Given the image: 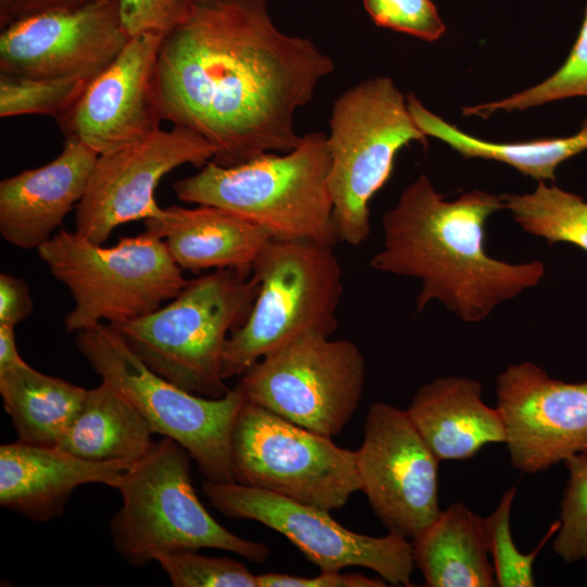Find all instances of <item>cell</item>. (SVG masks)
<instances>
[{"label":"cell","mask_w":587,"mask_h":587,"mask_svg":"<svg viewBox=\"0 0 587 587\" xmlns=\"http://www.w3.org/2000/svg\"><path fill=\"white\" fill-rule=\"evenodd\" d=\"M334 70L311 39L276 27L268 0H190L158 52L162 117L207 139L223 166L288 152L302 138L297 110Z\"/></svg>","instance_id":"6da1fadb"},{"label":"cell","mask_w":587,"mask_h":587,"mask_svg":"<svg viewBox=\"0 0 587 587\" xmlns=\"http://www.w3.org/2000/svg\"><path fill=\"white\" fill-rule=\"evenodd\" d=\"M502 209V196L477 189L447 201L422 174L384 214V243L371 266L417 278V312L437 300L463 322H480L545 275L538 260L511 264L487 254L485 225Z\"/></svg>","instance_id":"7a4b0ae2"},{"label":"cell","mask_w":587,"mask_h":587,"mask_svg":"<svg viewBox=\"0 0 587 587\" xmlns=\"http://www.w3.org/2000/svg\"><path fill=\"white\" fill-rule=\"evenodd\" d=\"M327 135L302 136L288 152H268L245 163L208 162L173 184L186 203L213 205L263 228L273 238L304 239L334 246L338 240L328 188Z\"/></svg>","instance_id":"3957f363"},{"label":"cell","mask_w":587,"mask_h":587,"mask_svg":"<svg viewBox=\"0 0 587 587\" xmlns=\"http://www.w3.org/2000/svg\"><path fill=\"white\" fill-rule=\"evenodd\" d=\"M191 457L162 437L124 473L117 490L122 504L110 520L115 551L134 567L185 550H226L255 563L266 545L235 535L207 511L191 480Z\"/></svg>","instance_id":"277c9868"},{"label":"cell","mask_w":587,"mask_h":587,"mask_svg":"<svg viewBox=\"0 0 587 587\" xmlns=\"http://www.w3.org/2000/svg\"><path fill=\"white\" fill-rule=\"evenodd\" d=\"M258 292L253 274L214 270L187 280L157 311L115 328L152 371L191 394L218 398L228 390L222 375L225 344L246 322Z\"/></svg>","instance_id":"5b68a950"},{"label":"cell","mask_w":587,"mask_h":587,"mask_svg":"<svg viewBox=\"0 0 587 587\" xmlns=\"http://www.w3.org/2000/svg\"><path fill=\"white\" fill-rule=\"evenodd\" d=\"M37 252L73 298L74 307L64 319L68 333L103 321L117 327L148 315L175 298L188 280L165 241L146 230L122 237L112 247L61 230Z\"/></svg>","instance_id":"8992f818"},{"label":"cell","mask_w":587,"mask_h":587,"mask_svg":"<svg viewBox=\"0 0 587 587\" xmlns=\"http://www.w3.org/2000/svg\"><path fill=\"white\" fill-rule=\"evenodd\" d=\"M259 292L246 322L228 337L224 379L310 334L330 336L338 326L342 276L333 246L272 238L252 267Z\"/></svg>","instance_id":"52a82bcc"},{"label":"cell","mask_w":587,"mask_h":587,"mask_svg":"<svg viewBox=\"0 0 587 587\" xmlns=\"http://www.w3.org/2000/svg\"><path fill=\"white\" fill-rule=\"evenodd\" d=\"M75 342L101 380L137 408L154 434L179 444L207 480L236 482L232 437L247 400L238 384L218 398L191 394L152 371L109 324L76 333Z\"/></svg>","instance_id":"ba28073f"},{"label":"cell","mask_w":587,"mask_h":587,"mask_svg":"<svg viewBox=\"0 0 587 587\" xmlns=\"http://www.w3.org/2000/svg\"><path fill=\"white\" fill-rule=\"evenodd\" d=\"M328 188L339 241L363 243L371 233L370 202L389 179L397 153L412 141L427 142L407 97L391 78L377 76L345 91L329 118Z\"/></svg>","instance_id":"9c48e42d"},{"label":"cell","mask_w":587,"mask_h":587,"mask_svg":"<svg viewBox=\"0 0 587 587\" xmlns=\"http://www.w3.org/2000/svg\"><path fill=\"white\" fill-rule=\"evenodd\" d=\"M232 455L237 483L328 511L361 490L357 450L247 400L234 425Z\"/></svg>","instance_id":"30bf717a"},{"label":"cell","mask_w":587,"mask_h":587,"mask_svg":"<svg viewBox=\"0 0 587 587\" xmlns=\"http://www.w3.org/2000/svg\"><path fill=\"white\" fill-rule=\"evenodd\" d=\"M364 382L365 360L353 341L310 334L261 358L238 385L247 401L332 437L352 419Z\"/></svg>","instance_id":"8fae6325"},{"label":"cell","mask_w":587,"mask_h":587,"mask_svg":"<svg viewBox=\"0 0 587 587\" xmlns=\"http://www.w3.org/2000/svg\"><path fill=\"white\" fill-rule=\"evenodd\" d=\"M210 503L225 516L257 521L285 536L321 571L370 569L391 585L412 586V542L390 533L374 537L352 532L328 510L237 482H203Z\"/></svg>","instance_id":"7c38bea8"},{"label":"cell","mask_w":587,"mask_h":587,"mask_svg":"<svg viewBox=\"0 0 587 587\" xmlns=\"http://www.w3.org/2000/svg\"><path fill=\"white\" fill-rule=\"evenodd\" d=\"M361 490L390 533L414 538L439 514L438 463L405 410L373 403L357 450Z\"/></svg>","instance_id":"4fadbf2b"},{"label":"cell","mask_w":587,"mask_h":587,"mask_svg":"<svg viewBox=\"0 0 587 587\" xmlns=\"http://www.w3.org/2000/svg\"><path fill=\"white\" fill-rule=\"evenodd\" d=\"M214 154L207 139L182 126L99 154L75 208V232L103 245L116 227L158 217L163 208L154 192L163 176L183 164L202 167Z\"/></svg>","instance_id":"5bb4252c"},{"label":"cell","mask_w":587,"mask_h":587,"mask_svg":"<svg viewBox=\"0 0 587 587\" xmlns=\"http://www.w3.org/2000/svg\"><path fill=\"white\" fill-rule=\"evenodd\" d=\"M129 38L118 0L26 15L1 29L0 75L91 80Z\"/></svg>","instance_id":"9a60e30c"},{"label":"cell","mask_w":587,"mask_h":587,"mask_svg":"<svg viewBox=\"0 0 587 587\" xmlns=\"http://www.w3.org/2000/svg\"><path fill=\"white\" fill-rule=\"evenodd\" d=\"M497 408L516 470L537 473L587 454V380L552 378L532 362L510 364L497 377Z\"/></svg>","instance_id":"2e32d148"},{"label":"cell","mask_w":587,"mask_h":587,"mask_svg":"<svg viewBox=\"0 0 587 587\" xmlns=\"http://www.w3.org/2000/svg\"><path fill=\"white\" fill-rule=\"evenodd\" d=\"M162 36L145 33L129 38L73 108L57 120L65 139L104 154L161 129L157 60Z\"/></svg>","instance_id":"e0dca14e"},{"label":"cell","mask_w":587,"mask_h":587,"mask_svg":"<svg viewBox=\"0 0 587 587\" xmlns=\"http://www.w3.org/2000/svg\"><path fill=\"white\" fill-rule=\"evenodd\" d=\"M99 154L65 139L49 163L0 182V234L10 245L38 249L83 198Z\"/></svg>","instance_id":"ac0fdd59"},{"label":"cell","mask_w":587,"mask_h":587,"mask_svg":"<svg viewBox=\"0 0 587 587\" xmlns=\"http://www.w3.org/2000/svg\"><path fill=\"white\" fill-rule=\"evenodd\" d=\"M128 461H91L58 446L22 441L0 447V504L35 522L60 516L73 491L98 483L120 486Z\"/></svg>","instance_id":"d6986e66"},{"label":"cell","mask_w":587,"mask_h":587,"mask_svg":"<svg viewBox=\"0 0 587 587\" xmlns=\"http://www.w3.org/2000/svg\"><path fill=\"white\" fill-rule=\"evenodd\" d=\"M145 230L163 239L182 270L232 268L252 274L273 238L262 226L227 210L205 204L171 205L145 221Z\"/></svg>","instance_id":"ffe728a7"},{"label":"cell","mask_w":587,"mask_h":587,"mask_svg":"<svg viewBox=\"0 0 587 587\" xmlns=\"http://www.w3.org/2000/svg\"><path fill=\"white\" fill-rule=\"evenodd\" d=\"M482 394V385L466 377H438L415 392L405 411L439 462L467 460L486 445L505 444L503 417Z\"/></svg>","instance_id":"44dd1931"},{"label":"cell","mask_w":587,"mask_h":587,"mask_svg":"<svg viewBox=\"0 0 587 587\" xmlns=\"http://www.w3.org/2000/svg\"><path fill=\"white\" fill-rule=\"evenodd\" d=\"M414 564L427 587L497 586L484 517L455 502L413 538Z\"/></svg>","instance_id":"7402d4cb"},{"label":"cell","mask_w":587,"mask_h":587,"mask_svg":"<svg viewBox=\"0 0 587 587\" xmlns=\"http://www.w3.org/2000/svg\"><path fill=\"white\" fill-rule=\"evenodd\" d=\"M153 434L137 408L101 380L87 390L58 447L86 460L134 463L150 449Z\"/></svg>","instance_id":"603a6c76"},{"label":"cell","mask_w":587,"mask_h":587,"mask_svg":"<svg viewBox=\"0 0 587 587\" xmlns=\"http://www.w3.org/2000/svg\"><path fill=\"white\" fill-rule=\"evenodd\" d=\"M87 390L65 379L46 375L26 362L0 372L3 407L17 440L58 446L77 415Z\"/></svg>","instance_id":"cb8c5ba5"},{"label":"cell","mask_w":587,"mask_h":587,"mask_svg":"<svg viewBox=\"0 0 587 587\" xmlns=\"http://www.w3.org/2000/svg\"><path fill=\"white\" fill-rule=\"evenodd\" d=\"M408 109L419 128L464 158L504 163L538 182H553L563 162L587 150V118L579 130L565 137L521 142H494L467 134L429 111L413 95H407Z\"/></svg>","instance_id":"d4e9b609"},{"label":"cell","mask_w":587,"mask_h":587,"mask_svg":"<svg viewBox=\"0 0 587 587\" xmlns=\"http://www.w3.org/2000/svg\"><path fill=\"white\" fill-rule=\"evenodd\" d=\"M504 209L528 234L587 251V202L554 185L538 182L529 193L503 195Z\"/></svg>","instance_id":"484cf974"},{"label":"cell","mask_w":587,"mask_h":587,"mask_svg":"<svg viewBox=\"0 0 587 587\" xmlns=\"http://www.w3.org/2000/svg\"><path fill=\"white\" fill-rule=\"evenodd\" d=\"M587 98V2L584 20L566 60L547 79L507 98L463 107L466 116H488L503 111H523L562 99Z\"/></svg>","instance_id":"4316f807"},{"label":"cell","mask_w":587,"mask_h":587,"mask_svg":"<svg viewBox=\"0 0 587 587\" xmlns=\"http://www.w3.org/2000/svg\"><path fill=\"white\" fill-rule=\"evenodd\" d=\"M516 487L507 490L497 508L485 521L487 548L492 558L494 572L497 586L500 587H534V561L549 541L557 534L560 521L553 522L539 544L529 552L522 553L515 546L510 527L511 510Z\"/></svg>","instance_id":"83f0119b"},{"label":"cell","mask_w":587,"mask_h":587,"mask_svg":"<svg viewBox=\"0 0 587 587\" xmlns=\"http://www.w3.org/2000/svg\"><path fill=\"white\" fill-rule=\"evenodd\" d=\"M90 80L83 78H23L0 75V116L66 114Z\"/></svg>","instance_id":"f1b7e54d"},{"label":"cell","mask_w":587,"mask_h":587,"mask_svg":"<svg viewBox=\"0 0 587 587\" xmlns=\"http://www.w3.org/2000/svg\"><path fill=\"white\" fill-rule=\"evenodd\" d=\"M569 479L560 503V527L553 551L565 562L587 560V454L564 460Z\"/></svg>","instance_id":"f546056e"},{"label":"cell","mask_w":587,"mask_h":587,"mask_svg":"<svg viewBox=\"0 0 587 587\" xmlns=\"http://www.w3.org/2000/svg\"><path fill=\"white\" fill-rule=\"evenodd\" d=\"M157 562L174 587H259V575L229 558L185 550L165 554Z\"/></svg>","instance_id":"4dcf8cb0"},{"label":"cell","mask_w":587,"mask_h":587,"mask_svg":"<svg viewBox=\"0 0 587 587\" xmlns=\"http://www.w3.org/2000/svg\"><path fill=\"white\" fill-rule=\"evenodd\" d=\"M373 22L425 41L438 40L446 26L432 0H363Z\"/></svg>","instance_id":"1f68e13d"},{"label":"cell","mask_w":587,"mask_h":587,"mask_svg":"<svg viewBox=\"0 0 587 587\" xmlns=\"http://www.w3.org/2000/svg\"><path fill=\"white\" fill-rule=\"evenodd\" d=\"M190 0H118L122 23L129 34L164 35L185 17Z\"/></svg>","instance_id":"d6a6232c"},{"label":"cell","mask_w":587,"mask_h":587,"mask_svg":"<svg viewBox=\"0 0 587 587\" xmlns=\"http://www.w3.org/2000/svg\"><path fill=\"white\" fill-rule=\"evenodd\" d=\"M384 579L370 578L358 573L321 571L313 577L268 572L259 575V587H384Z\"/></svg>","instance_id":"836d02e7"},{"label":"cell","mask_w":587,"mask_h":587,"mask_svg":"<svg viewBox=\"0 0 587 587\" xmlns=\"http://www.w3.org/2000/svg\"><path fill=\"white\" fill-rule=\"evenodd\" d=\"M33 311V300L27 284L16 276L0 275V325L23 322Z\"/></svg>","instance_id":"e575fe53"},{"label":"cell","mask_w":587,"mask_h":587,"mask_svg":"<svg viewBox=\"0 0 587 587\" xmlns=\"http://www.w3.org/2000/svg\"><path fill=\"white\" fill-rule=\"evenodd\" d=\"M103 1L107 0H18L15 20L39 12L79 9Z\"/></svg>","instance_id":"d590c367"},{"label":"cell","mask_w":587,"mask_h":587,"mask_svg":"<svg viewBox=\"0 0 587 587\" xmlns=\"http://www.w3.org/2000/svg\"><path fill=\"white\" fill-rule=\"evenodd\" d=\"M11 325H0V372L24 363L21 357Z\"/></svg>","instance_id":"8d00e7d4"},{"label":"cell","mask_w":587,"mask_h":587,"mask_svg":"<svg viewBox=\"0 0 587 587\" xmlns=\"http://www.w3.org/2000/svg\"><path fill=\"white\" fill-rule=\"evenodd\" d=\"M18 0H0V28L10 25L16 17Z\"/></svg>","instance_id":"74e56055"}]
</instances>
